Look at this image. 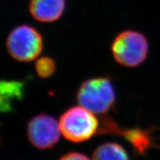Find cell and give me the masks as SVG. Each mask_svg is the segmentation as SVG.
Here are the masks:
<instances>
[{"label": "cell", "mask_w": 160, "mask_h": 160, "mask_svg": "<svg viewBox=\"0 0 160 160\" xmlns=\"http://www.w3.org/2000/svg\"><path fill=\"white\" fill-rule=\"evenodd\" d=\"M79 104L95 114H105L116 102V93L111 78L98 77L85 80L77 93Z\"/></svg>", "instance_id": "cell-1"}, {"label": "cell", "mask_w": 160, "mask_h": 160, "mask_svg": "<svg viewBox=\"0 0 160 160\" xmlns=\"http://www.w3.org/2000/svg\"><path fill=\"white\" fill-rule=\"evenodd\" d=\"M94 114L81 105L70 108L60 116L62 134L72 142L90 139L99 128V122Z\"/></svg>", "instance_id": "cell-2"}, {"label": "cell", "mask_w": 160, "mask_h": 160, "mask_svg": "<svg viewBox=\"0 0 160 160\" xmlns=\"http://www.w3.org/2000/svg\"><path fill=\"white\" fill-rule=\"evenodd\" d=\"M148 42L139 31H122L111 44L112 55L119 65L133 68L141 65L148 53Z\"/></svg>", "instance_id": "cell-3"}, {"label": "cell", "mask_w": 160, "mask_h": 160, "mask_svg": "<svg viewBox=\"0 0 160 160\" xmlns=\"http://www.w3.org/2000/svg\"><path fill=\"white\" fill-rule=\"evenodd\" d=\"M6 47L14 59L22 62H31L42 51V37L32 26L22 25L10 32L6 40Z\"/></svg>", "instance_id": "cell-4"}, {"label": "cell", "mask_w": 160, "mask_h": 160, "mask_svg": "<svg viewBox=\"0 0 160 160\" xmlns=\"http://www.w3.org/2000/svg\"><path fill=\"white\" fill-rule=\"evenodd\" d=\"M59 123L54 117L40 113L30 120L27 135L32 145L38 149L52 148L57 145L61 136Z\"/></svg>", "instance_id": "cell-5"}, {"label": "cell", "mask_w": 160, "mask_h": 160, "mask_svg": "<svg viewBox=\"0 0 160 160\" xmlns=\"http://www.w3.org/2000/svg\"><path fill=\"white\" fill-rule=\"evenodd\" d=\"M99 134H114L123 137L138 154H145L153 145L151 131L140 128H122L113 119L103 116L99 122Z\"/></svg>", "instance_id": "cell-6"}, {"label": "cell", "mask_w": 160, "mask_h": 160, "mask_svg": "<svg viewBox=\"0 0 160 160\" xmlns=\"http://www.w3.org/2000/svg\"><path fill=\"white\" fill-rule=\"evenodd\" d=\"M65 0H31L29 10L32 17L42 22H53L62 15Z\"/></svg>", "instance_id": "cell-7"}, {"label": "cell", "mask_w": 160, "mask_h": 160, "mask_svg": "<svg viewBox=\"0 0 160 160\" xmlns=\"http://www.w3.org/2000/svg\"><path fill=\"white\" fill-rule=\"evenodd\" d=\"M25 82L14 80L1 82V110L2 112L12 111L15 102L22 99L24 95Z\"/></svg>", "instance_id": "cell-8"}, {"label": "cell", "mask_w": 160, "mask_h": 160, "mask_svg": "<svg viewBox=\"0 0 160 160\" xmlns=\"http://www.w3.org/2000/svg\"><path fill=\"white\" fill-rule=\"evenodd\" d=\"M92 160H129V159L127 152L119 144L105 142L96 148Z\"/></svg>", "instance_id": "cell-9"}, {"label": "cell", "mask_w": 160, "mask_h": 160, "mask_svg": "<svg viewBox=\"0 0 160 160\" xmlns=\"http://www.w3.org/2000/svg\"><path fill=\"white\" fill-rule=\"evenodd\" d=\"M57 69L55 60L49 57H42L36 62L35 70L40 78L47 79L52 77Z\"/></svg>", "instance_id": "cell-10"}, {"label": "cell", "mask_w": 160, "mask_h": 160, "mask_svg": "<svg viewBox=\"0 0 160 160\" xmlns=\"http://www.w3.org/2000/svg\"><path fill=\"white\" fill-rule=\"evenodd\" d=\"M59 160H91L82 153L77 152H70L61 157Z\"/></svg>", "instance_id": "cell-11"}]
</instances>
